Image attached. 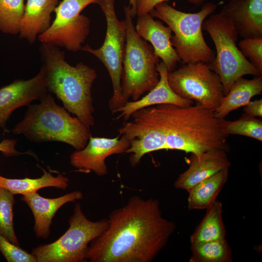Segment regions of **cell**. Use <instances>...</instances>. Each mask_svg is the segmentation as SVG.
<instances>
[{
  "label": "cell",
  "instance_id": "obj_1",
  "mask_svg": "<svg viewBox=\"0 0 262 262\" xmlns=\"http://www.w3.org/2000/svg\"><path fill=\"white\" fill-rule=\"evenodd\" d=\"M106 230L88 246L91 262H151L165 246L176 225L163 217L157 199L131 196L109 215Z\"/></svg>",
  "mask_w": 262,
  "mask_h": 262
},
{
  "label": "cell",
  "instance_id": "obj_2",
  "mask_svg": "<svg viewBox=\"0 0 262 262\" xmlns=\"http://www.w3.org/2000/svg\"><path fill=\"white\" fill-rule=\"evenodd\" d=\"M166 132L164 149H175L199 156L212 150L229 151L222 119L214 112L196 104L180 107L171 104L155 105Z\"/></svg>",
  "mask_w": 262,
  "mask_h": 262
},
{
  "label": "cell",
  "instance_id": "obj_3",
  "mask_svg": "<svg viewBox=\"0 0 262 262\" xmlns=\"http://www.w3.org/2000/svg\"><path fill=\"white\" fill-rule=\"evenodd\" d=\"M39 50L46 70L48 91L87 126H93L95 109L91 90L97 77L96 71L82 62L71 66L66 60L65 51L53 45L41 43Z\"/></svg>",
  "mask_w": 262,
  "mask_h": 262
},
{
  "label": "cell",
  "instance_id": "obj_4",
  "mask_svg": "<svg viewBox=\"0 0 262 262\" xmlns=\"http://www.w3.org/2000/svg\"><path fill=\"white\" fill-rule=\"evenodd\" d=\"M12 132L23 135L34 143H66L76 150L83 148L92 136L90 128L58 105L50 93L46 94L38 104L28 106L23 118Z\"/></svg>",
  "mask_w": 262,
  "mask_h": 262
},
{
  "label": "cell",
  "instance_id": "obj_5",
  "mask_svg": "<svg viewBox=\"0 0 262 262\" xmlns=\"http://www.w3.org/2000/svg\"><path fill=\"white\" fill-rule=\"evenodd\" d=\"M217 5L213 2L204 4L196 13H185L163 2L157 5L149 14L164 22L174 35L171 41L183 64L202 62L210 64L215 52L206 42L202 33V24L213 14Z\"/></svg>",
  "mask_w": 262,
  "mask_h": 262
},
{
  "label": "cell",
  "instance_id": "obj_6",
  "mask_svg": "<svg viewBox=\"0 0 262 262\" xmlns=\"http://www.w3.org/2000/svg\"><path fill=\"white\" fill-rule=\"evenodd\" d=\"M126 41L122 61L121 87L123 98L133 101L153 89L159 81L157 65L160 58L152 46L137 34L132 22L130 6H124Z\"/></svg>",
  "mask_w": 262,
  "mask_h": 262
},
{
  "label": "cell",
  "instance_id": "obj_7",
  "mask_svg": "<svg viewBox=\"0 0 262 262\" xmlns=\"http://www.w3.org/2000/svg\"><path fill=\"white\" fill-rule=\"evenodd\" d=\"M202 30L208 33L214 44L216 55L209 65L219 76L224 96L233 83L244 76H262L237 47L238 33L229 20L220 13L213 14L204 20Z\"/></svg>",
  "mask_w": 262,
  "mask_h": 262
},
{
  "label": "cell",
  "instance_id": "obj_8",
  "mask_svg": "<svg viewBox=\"0 0 262 262\" xmlns=\"http://www.w3.org/2000/svg\"><path fill=\"white\" fill-rule=\"evenodd\" d=\"M69 227L54 242L33 248L31 254L37 262H81L86 260L90 243L100 236L108 225L107 218L89 220L80 202L74 207L69 219Z\"/></svg>",
  "mask_w": 262,
  "mask_h": 262
},
{
  "label": "cell",
  "instance_id": "obj_9",
  "mask_svg": "<svg viewBox=\"0 0 262 262\" xmlns=\"http://www.w3.org/2000/svg\"><path fill=\"white\" fill-rule=\"evenodd\" d=\"M106 21V32L104 42L99 48L94 49L89 45L81 50L89 52L98 58L104 65L110 76L113 94L109 101L112 113L126 103L123 98L121 87L122 61L126 41L125 20L119 21L115 8V0H98Z\"/></svg>",
  "mask_w": 262,
  "mask_h": 262
},
{
  "label": "cell",
  "instance_id": "obj_10",
  "mask_svg": "<svg viewBox=\"0 0 262 262\" xmlns=\"http://www.w3.org/2000/svg\"><path fill=\"white\" fill-rule=\"evenodd\" d=\"M168 82L180 97L214 112L224 96L219 76L207 64H185L168 73Z\"/></svg>",
  "mask_w": 262,
  "mask_h": 262
},
{
  "label": "cell",
  "instance_id": "obj_11",
  "mask_svg": "<svg viewBox=\"0 0 262 262\" xmlns=\"http://www.w3.org/2000/svg\"><path fill=\"white\" fill-rule=\"evenodd\" d=\"M98 0H62L54 12L55 18L46 32L38 36L41 43H48L68 51L81 50L90 33L89 18L82 10Z\"/></svg>",
  "mask_w": 262,
  "mask_h": 262
},
{
  "label": "cell",
  "instance_id": "obj_12",
  "mask_svg": "<svg viewBox=\"0 0 262 262\" xmlns=\"http://www.w3.org/2000/svg\"><path fill=\"white\" fill-rule=\"evenodd\" d=\"M131 116L133 120L124 122L118 131L130 143L125 153L131 154L130 163L135 167L146 154L164 149L166 132L155 105L138 110Z\"/></svg>",
  "mask_w": 262,
  "mask_h": 262
},
{
  "label": "cell",
  "instance_id": "obj_13",
  "mask_svg": "<svg viewBox=\"0 0 262 262\" xmlns=\"http://www.w3.org/2000/svg\"><path fill=\"white\" fill-rule=\"evenodd\" d=\"M130 146L129 141L124 135L118 134L113 138L92 136L83 148L71 154L70 164L80 171H93L98 176H105L108 172L106 158L125 153Z\"/></svg>",
  "mask_w": 262,
  "mask_h": 262
},
{
  "label": "cell",
  "instance_id": "obj_14",
  "mask_svg": "<svg viewBox=\"0 0 262 262\" xmlns=\"http://www.w3.org/2000/svg\"><path fill=\"white\" fill-rule=\"evenodd\" d=\"M46 70L42 65L38 73L28 80L16 79L0 88V128L6 127L13 112L22 106H29L34 100H40L48 93Z\"/></svg>",
  "mask_w": 262,
  "mask_h": 262
},
{
  "label": "cell",
  "instance_id": "obj_15",
  "mask_svg": "<svg viewBox=\"0 0 262 262\" xmlns=\"http://www.w3.org/2000/svg\"><path fill=\"white\" fill-rule=\"evenodd\" d=\"M137 34L152 45L155 54L162 60L168 72L174 70L180 60L173 47L172 31L149 13L138 16L135 27Z\"/></svg>",
  "mask_w": 262,
  "mask_h": 262
},
{
  "label": "cell",
  "instance_id": "obj_16",
  "mask_svg": "<svg viewBox=\"0 0 262 262\" xmlns=\"http://www.w3.org/2000/svg\"><path fill=\"white\" fill-rule=\"evenodd\" d=\"M226 152L223 150H212L200 155L191 154L188 159V169L179 175L174 186L187 191L203 180L220 171L229 168L231 163Z\"/></svg>",
  "mask_w": 262,
  "mask_h": 262
},
{
  "label": "cell",
  "instance_id": "obj_17",
  "mask_svg": "<svg viewBox=\"0 0 262 262\" xmlns=\"http://www.w3.org/2000/svg\"><path fill=\"white\" fill-rule=\"evenodd\" d=\"M157 71L160 76L157 85L141 98L128 101L124 106L115 110L114 113H120V114L115 120L123 118L126 121L134 112L159 104H171L180 107H188L193 104L194 101L180 97L172 89L168 82V71L163 62L157 64Z\"/></svg>",
  "mask_w": 262,
  "mask_h": 262
},
{
  "label": "cell",
  "instance_id": "obj_18",
  "mask_svg": "<svg viewBox=\"0 0 262 262\" xmlns=\"http://www.w3.org/2000/svg\"><path fill=\"white\" fill-rule=\"evenodd\" d=\"M219 13L243 39L262 37V0H230Z\"/></svg>",
  "mask_w": 262,
  "mask_h": 262
},
{
  "label": "cell",
  "instance_id": "obj_19",
  "mask_svg": "<svg viewBox=\"0 0 262 262\" xmlns=\"http://www.w3.org/2000/svg\"><path fill=\"white\" fill-rule=\"evenodd\" d=\"M81 191H75L56 198H46L33 192L22 195L21 200L28 205L35 221L34 231L38 238H48L52 220L58 210L65 204L82 199Z\"/></svg>",
  "mask_w": 262,
  "mask_h": 262
},
{
  "label": "cell",
  "instance_id": "obj_20",
  "mask_svg": "<svg viewBox=\"0 0 262 262\" xmlns=\"http://www.w3.org/2000/svg\"><path fill=\"white\" fill-rule=\"evenodd\" d=\"M59 0H27L19 29V37L33 43L51 25V14Z\"/></svg>",
  "mask_w": 262,
  "mask_h": 262
},
{
  "label": "cell",
  "instance_id": "obj_21",
  "mask_svg": "<svg viewBox=\"0 0 262 262\" xmlns=\"http://www.w3.org/2000/svg\"><path fill=\"white\" fill-rule=\"evenodd\" d=\"M262 92V77L248 80L241 77L231 86L228 94L224 96L218 107L214 112L219 119H224L231 111L247 105L251 99Z\"/></svg>",
  "mask_w": 262,
  "mask_h": 262
},
{
  "label": "cell",
  "instance_id": "obj_22",
  "mask_svg": "<svg viewBox=\"0 0 262 262\" xmlns=\"http://www.w3.org/2000/svg\"><path fill=\"white\" fill-rule=\"evenodd\" d=\"M229 176V168H226L193 187L188 191V209L204 210L212 205L226 183Z\"/></svg>",
  "mask_w": 262,
  "mask_h": 262
},
{
  "label": "cell",
  "instance_id": "obj_23",
  "mask_svg": "<svg viewBox=\"0 0 262 262\" xmlns=\"http://www.w3.org/2000/svg\"><path fill=\"white\" fill-rule=\"evenodd\" d=\"M43 175L38 178H25L23 179L7 178L0 175V188H4L14 195H22L37 192L39 189L53 187L65 190L68 186L69 179L59 173L54 176L50 172L43 168Z\"/></svg>",
  "mask_w": 262,
  "mask_h": 262
},
{
  "label": "cell",
  "instance_id": "obj_24",
  "mask_svg": "<svg viewBox=\"0 0 262 262\" xmlns=\"http://www.w3.org/2000/svg\"><path fill=\"white\" fill-rule=\"evenodd\" d=\"M206 210L205 215L190 236L191 244L226 238L221 202L216 199Z\"/></svg>",
  "mask_w": 262,
  "mask_h": 262
},
{
  "label": "cell",
  "instance_id": "obj_25",
  "mask_svg": "<svg viewBox=\"0 0 262 262\" xmlns=\"http://www.w3.org/2000/svg\"><path fill=\"white\" fill-rule=\"evenodd\" d=\"M190 262H232V250L226 238L191 244Z\"/></svg>",
  "mask_w": 262,
  "mask_h": 262
},
{
  "label": "cell",
  "instance_id": "obj_26",
  "mask_svg": "<svg viewBox=\"0 0 262 262\" xmlns=\"http://www.w3.org/2000/svg\"><path fill=\"white\" fill-rule=\"evenodd\" d=\"M24 0H0V31L10 34L19 33Z\"/></svg>",
  "mask_w": 262,
  "mask_h": 262
},
{
  "label": "cell",
  "instance_id": "obj_27",
  "mask_svg": "<svg viewBox=\"0 0 262 262\" xmlns=\"http://www.w3.org/2000/svg\"><path fill=\"white\" fill-rule=\"evenodd\" d=\"M221 127L223 133L227 135H240L262 141V119L245 113L235 121H226L222 119Z\"/></svg>",
  "mask_w": 262,
  "mask_h": 262
},
{
  "label": "cell",
  "instance_id": "obj_28",
  "mask_svg": "<svg viewBox=\"0 0 262 262\" xmlns=\"http://www.w3.org/2000/svg\"><path fill=\"white\" fill-rule=\"evenodd\" d=\"M14 195L0 188V233L12 244L19 246L14 226Z\"/></svg>",
  "mask_w": 262,
  "mask_h": 262
},
{
  "label": "cell",
  "instance_id": "obj_29",
  "mask_svg": "<svg viewBox=\"0 0 262 262\" xmlns=\"http://www.w3.org/2000/svg\"><path fill=\"white\" fill-rule=\"evenodd\" d=\"M243 55L262 74V37L243 38L238 44Z\"/></svg>",
  "mask_w": 262,
  "mask_h": 262
},
{
  "label": "cell",
  "instance_id": "obj_30",
  "mask_svg": "<svg viewBox=\"0 0 262 262\" xmlns=\"http://www.w3.org/2000/svg\"><path fill=\"white\" fill-rule=\"evenodd\" d=\"M0 251L8 262H36L31 253L12 244L0 233Z\"/></svg>",
  "mask_w": 262,
  "mask_h": 262
},
{
  "label": "cell",
  "instance_id": "obj_31",
  "mask_svg": "<svg viewBox=\"0 0 262 262\" xmlns=\"http://www.w3.org/2000/svg\"><path fill=\"white\" fill-rule=\"evenodd\" d=\"M168 0H137L136 4V15L138 16L148 14L159 3ZM189 3L196 6L203 4L206 0H187Z\"/></svg>",
  "mask_w": 262,
  "mask_h": 262
},
{
  "label": "cell",
  "instance_id": "obj_32",
  "mask_svg": "<svg viewBox=\"0 0 262 262\" xmlns=\"http://www.w3.org/2000/svg\"><path fill=\"white\" fill-rule=\"evenodd\" d=\"M17 139H4L0 142V152L6 157L17 156L23 154L32 155L37 159L36 154L31 150L21 152L16 149Z\"/></svg>",
  "mask_w": 262,
  "mask_h": 262
},
{
  "label": "cell",
  "instance_id": "obj_33",
  "mask_svg": "<svg viewBox=\"0 0 262 262\" xmlns=\"http://www.w3.org/2000/svg\"><path fill=\"white\" fill-rule=\"evenodd\" d=\"M245 114L257 117L262 116V99L255 100L250 102L244 108Z\"/></svg>",
  "mask_w": 262,
  "mask_h": 262
},
{
  "label": "cell",
  "instance_id": "obj_34",
  "mask_svg": "<svg viewBox=\"0 0 262 262\" xmlns=\"http://www.w3.org/2000/svg\"><path fill=\"white\" fill-rule=\"evenodd\" d=\"M137 0H130L129 6L131 17L133 18L136 15V4Z\"/></svg>",
  "mask_w": 262,
  "mask_h": 262
}]
</instances>
